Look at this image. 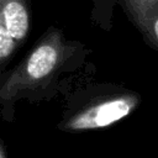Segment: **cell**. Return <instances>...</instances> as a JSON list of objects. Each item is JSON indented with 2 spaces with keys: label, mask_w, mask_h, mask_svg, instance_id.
Here are the masks:
<instances>
[{
  "label": "cell",
  "mask_w": 158,
  "mask_h": 158,
  "mask_svg": "<svg viewBox=\"0 0 158 158\" xmlns=\"http://www.w3.org/2000/svg\"><path fill=\"white\" fill-rule=\"evenodd\" d=\"M0 158H9V151L4 142V139L0 137Z\"/></svg>",
  "instance_id": "obj_5"
},
{
  "label": "cell",
  "mask_w": 158,
  "mask_h": 158,
  "mask_svg": "<svg viewBox=\"0 0 158 158\" xmlns=\"http://www.w3.org/2000/svg\"><path fill=\"white\" fill-rule=\"evenodd\" d=\"M31 30L30 10L23 0H0V84L7 65L26 42Z\"/></svg>",
  "instance_id": "obj_3"
},
{
  "label": "cell",
  "mask_w": 158,
  "mask_h": 158,
  "mask_svg": "<svg viewBox=\"0 0 158 158\" xmlns=\"http://www.w3.org/2000/svg\"><path fill=\"white\" fill-rule=\"evenodd\" d=\"M88 51L83 43L65 40L58 30H48L0 84V117L15 121L16 104L52 101L60 95L68 78L78 74Z\"/></svg>",
  "instance_id": "obj_1"
},
{
  "label": "cell",
  "mask_w": 158,
  "mask_h": 158,
  "mask_svg": "<svg viewBox=\"0 0 158 158\" xmlns=\"http://www.w3.org/2000/svg\"><path fill=\"white\" fill-rule=\"evenodd\" d=\"M60 95L63 110L57 130L65 133L105 128L126 117L135 106V98L105 84L85 81L79 73L68 78Z\"/></svg>",
  "instance_id": "obj_2"
},
{
  "label": "cell",
  "mask_w": 158,
  "mask_h": 158,
  "mask_svg": "<svg viewBox=\"0 0 158 158\" xmlns=\"http://www.w3.org/2000/svg\"><path fill=\"white\" fill-rule=\"evenodd\" d=\"M135 23L158 44V0H123Z\"/></svg>",
  "instance_id": "obj_4"
}]
</instances>
